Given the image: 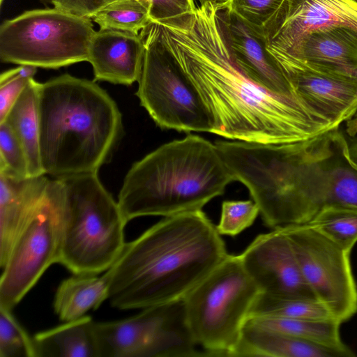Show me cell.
<instances>
[{
	"instance_id": "6da1fadb",
	"label": "cell",
	"mask_w": 357,
	"mask_h": 357,
	"mask_svg": "<svg viewBox=\"0 0 357 357\" xmlns=\"http://www.w3.org/2000/svg\"><path fill=\"white\" fill-rule=\"evenodd\" d=\"M225 3L207 2L182 16L154 22L162 45L211 113L213 134L312 148L339 130L301 100L273 93L243 74L228 44Z\"/></svg>"
},
{
	"instance_id": "7a4b0ae2",
	"label": "cell",
	"mask_w": 357,
	"mask_h": 357,
	"mask_svg": "<svg viewBox=\"0 0 357 357\" xmlns=\"http://www.w3.org/2000/svg\"><path fill=\"white\" fill-rule=\"evenodd\" d=\"M201 210L164 217L126 245L111 267L107 300L119 310L183 299L228 255Z\"/></svg>"
},
{
	"instance_id": "3957f363",
	"label": "cell",
	"mask_w": 357,
	"mask_h": 357,
	"mask_svg": "<svg viewBox=\"0 0 357 357\" xmlns=\"http://www.w3.org/2000/svg\"><path fill=\"white\" fill-rule=\"evenodd\" d=\"M40 151L54 178L98 173L122 137V114L95 81L63 74L40 84Z\"/></svg>"
},
{
	"instance_id": "277c9868",
	"label": "cell",
	"mask_w": 357,
	"mask_h": 357,
	"mask_svg": "<svg viewBox=\"0 0 357 357\" xmlns=\"http://www.w3.org/2000/svg\"><path fill=\"white\" fill-rule=\"evenodd\" d=\"M215 144L268 227L307 223L327 205L326 159L317 149L236 140Z\"/></svg>"
},
{
	"instance_id": "5b68a950",
	"label": "cell",
	"mask_w": 357,
	"mask_h": 357,
	"mask_svg": "<svg viewBox=\"0 0 357 357\" xmlns=\"http://www.w3.org/2000/svg\"><path fill=\"white\" fill-rule=\"evenodd\" d=\"M234 178L215 144L197 135L164 144L128 171L118 198L128 222L201 210Z\"/></svg>"
},
{
	"instance_id": "8992f818",
	"label": "cell",
	"mask_w": 357,
	"mask_h": 357,
	"mask_svg": "<svg viewBox=\"0 0 357 357\" xmlns=\"http://www.w3.org/2000/svg\"><path fill=\"white\" fill-rule=\"evenodd\" d=\"M58 178V264L73 274L102 273L113 266L126 245L128 221L98 173Z\"/></svg>"
},
{
	"instance_id": "52a82bcc",
	"label": "cell",
	"mask_w": 357,
	"mask_h": 357,
	"mask_svg": "<svg viewBox=\"0 0 357 357\" xmlns=\"http://www.w3.org/2000/svg\"><path fill=\"white\" fill-rule=\"evenodd\" d=\"M260 293L239 255L228 253L185 295L189 328L207 356H232Z\"/></svg>"
},
{
	"instance_id": "ba28073f",
	"label": "cell",
	"mask_w": 357,
	"mask_h": 357,
	"mask_svg": "<svg viewBox=\"0 0 357 357\" xmlns=\"http://www.w3.org/2000/svg\"><path fill=\"white\" fill-rule=\"evenodd\" d=\"M91 20L56 8L25 11L1 24L0 59L49 69L87 61Z\"/></svg>"
},
{
	"instance_id": "9c48e42d",
	"label": "cell",
	"mask_w": 357,
	"mask_h": 357,
	"mask_svg": "<svg viewBox=\"0 0 357 357\" xmlns=\"http://www.w3.org/2000/svg\"><path fill=\"white\" fill-rule=\"evenodd\" d=\"M139 34L144 55L136 96L141 105L162 129L213 134L211 113L162 45L155 22Z\"/></svg>"
},
{
	"instance_id": "30bf717a",
	"label": "cell",
	"mask_w": 357,
	"mask_h": 357,
	"mask_svg": "<svg viewBox=\"0 0 357 357\" xmlns=\"http://www.w3.org/2000/svg\"><path fill=\"white\" fill-rule=\"evenodd\" d=\"M99 357L207 356L197 349L183 299L150 306L135 315L95 322Z\"/></svg>"
},
{
	"instance_id": "8fae6325",
	"label": "cell",
	"mask_w": 357,
	"mask_h": 357,
	"mask_svg": "<svg viewBox=\"0 0 357 357\" xmlns=\"http://www.w3.org/2000/svg\"><path fill=\"white\" fill-rule=\"evenodd\" d=\"M281 228L317 300L341 324L350 319L357 312V284L350 253L307 223Z\"/></svg>"
},
{
	"instance_id": "7c38bea8",
	"label": "cell",
	"mask_w": 357,
	"mask_h": 357,
	"mask_svg": "<svg viewBox=\"0 0 357 357\" xmlns=\"http://www.w3.org/2000/svg\"><path fill=\"white\" fill-rule=\"evenodd\" d=\"M59 179H50L44 204L20 233L1 268L0 307L13 310L47 269L59 263Z\"/></svg>"
},
{
	"instance_id": "4fadbf2b",
	"label": "cell",
	"mask_w": 357,
	"mask_h": 357,
	"mask_svg": "<svg viewBox=\"0 0 357 357\" xmlns=\"http://www.w3.org/2000/svg\"><path fill=\"white\" fill-rule=\"evenodd\" d=\"M263 30L274 58L313 32L339 36L357 47V1L283 0Z\"/></svg>"
},
{
	"instance_id": "5bb4252c",
	"label": "cell",
	"mask_w": 357,
	"mask_h": 357,
	"mask_svg": "<svg viewBox=\"0 0 357 357\" xmlns=\"http://www.w3.org/2000/svg\"><path fill=\"white\" fill-rule=\"evenodd\" d=\"M298 96L340 126L357 112V73L302 60L278 63Z\"/></svg>"
},
{
	"instance_id": "9a60e30c",
	"label": "cell",
	"mask_w": 357,
	"mask_h": 357,
	"mask_svg": "<svg viewBox=\"0 0 357 357\" xmlns=\"http://www.w3.org/2000/svg\"><path fill=\"white\" fill-rule=\"evenodd\" d=\"M239 257L261 293L280 298L317 300L281 227L256 236Z\"/></svg>"
},
{
	"instance_id": "2e32d148",
	"label": "cell",
	"mask_w": 357,
	"mask_h": 357,
	"mask_svg": "<svg viewBox=\"0 0 357 357\" xmlns=\"http://www.w3.org/2000/svg\"><path fill=\"white\" fill-rule=\"evenodd\" d=\"M224 18L232 57L243 74L273 93L294 98L305 103L268 50L264 30L255 28L242 19L229 8L227 2Z\"/></svg>"
},
{
	"instance_id": "e0dca14e",
	"label": "cell",
	"mask_w": 357,
	"mask_h": 357,
	"mask_svg": "<svg viewBox=\"0 0 357 357\" xmlns=\"http://www.w3.org/2000/svg\"><path fill=\"white\" fill-rule=\"evenodd\" d=\"M144 55L139 33L100 29L91 38L87 61L93 67L94 81L130 86L139 78Z\"/></svg>"
},
{
	"instance_id": "ac0fdd59",
	"label": "cell",
	"mask_w": 357,
	"mask_h": 357,
	"mask_svg": "<svg viewBox=\"0 0 357 357\" xmlns=\"http://www.w3.org/2000/svg\"><path fill=\"white\" fill-rule=\"evenodd\" d=\"M50 178H24L0 173V268L14 243L44 204Z\"/></svg>"
},
{
	"instance_id": "d6986e66",
	"label": "cell",
	"mask_w": 357,
	"mask_h": 357,
	"mask_svg": "<svg viewBox=\"0 0 357 357\" xmlns=\"http://www.w3.org/2000/svg\"><path fill=\"white\" fill-rule=\"evenodd\" d=\"M232 356L344 357L335 349L262 327L249 319Z\"/></svg>"
},
{
	"instance_id": "ffe728a7",
	"label": "cell",
	"mask_w": 357,
	"mask_h": 357,
	"mask_svg": "<svg viewBox=\"0 0 357 357\" xmlns=\"http://www.w3.org/2000/svg\"><path fill=\"white\" fill-rule=\"evenodd\" d=\"M95 322L85 315L35 334V357H99Z\"/></svg>"
},
{
	"instance_id": "44dd1931",
	"label": "cell",
	"mask_w": 357,
	"mask_h": 357,
	"mask_svg": "<svg viewBox=\"0 0 357 357\" xmlns=\"http://www.w3.org/2000/svg\"><path fill=\"white\" fill-rule=\"evenodd\" d=\"M99 274H73L63 280L55 293L53 307L62 321L79 319L98 309L108 298L111 268Z\"/></svg>"
},
{
	"instance_id": "7402d4cb",
	"label": "cell",
	"mask_w": 357,
	"mask_h": 357,
	"mask_svg": "<svg viewBox=\"0 0 357 357\" xmlns=\"http://www.w3.org/2000/svg\"><path fill=\"white\" fill-rule=\"evenodd\" d=\"M40 84L33 78L30 80L3 121L11 127L24 149L29 176L45 174L40 151Z\"/></svg>"
},
{
	"instance_id": "603a6c76",
	"label": "cell",
	"mask_w": 357,
	"mask_h": 357,
	"mask_svg": "<svg viewBox=\"0 0 357 357\" xmlns=\"http://www.w3.org/2000/svg\"><path fill=\"white\" fill-rule=\"evenodd\" d=\"M274 59L277 63L302 60L357 73V47L339 36L322 32L308 33Z\"/></svg>"
},
{
	"instance_id": "cb8c5ba5",
	"label": "cell",
	"mask_w": 357,
	"mask_h": 357,
	"mask_svg": "<svg viewBox=\"0 0 357 357\" xmlns=\"http://www.w3.org/2000/svg\"><path fill=\"white\" fill-rule=\"evenodd\" d=\"M248 319L262 327L335 349L344 357L356 354L342 340L341 323L326 320L289 319L277 317H255Z\"/></svg>"
},
{
	"instance_id": "d4e9b609",
	"label": "cell",
	"mask_w": 357,
	"mask_h": 357,
	"mask_svg": "<svg viewBox=\"0 0 357 357\" xmlns=\"http://www.w3.org/2000/svg\"><path fill=\"white\" fill-rule=\"evenodd\" d=\"M307 224L349 253L357 242L356 208L328 204Z\"/></svg>"
},
{
	"instance_id": "484cf974",
	"label": "cell",
	"mask_w": 357,
	"mask_h": 357,
	"mask_svg": "<svg viewBox=\"0 0 357 357\" xmlns=\"http://www.w3.org/2000/svg\"><path fill=\"white\" fill-rule=\"evenodd\" d=\"M255 317L314 320L334 319L328 310L317 300L280 298L261 292L250 312L249 317Z\"/></svg>"
},
{
	"instance_id": "4316f807",
	"label": "cell",
	"mask_w": 357,
	"mask_h": 357,
	"mask_svg": "<svg viewBox=\"0 0 357 357\" xmlns=\"http://www.w3.org/2000/svg\"><path fill=\"white\" fill-rule=\"evenodd\" d=\"M149 0H116L96 13L91 20L100 29L139 34L151 22Z\"/></svg>"
},
{
	"instance_id": "83f0119b",
	"label": "cell",
	"mask_w": 357,
	"mask_h": 357,
	"mask_svg": "<svg viewBox=\"0 0 357 357\" xmlns=\"http://www.w3.org/2000/svg\"><path fill=\"white\" fill-rule=\"evenodd\" d=\"M0 357H35L33 337L13 315L0 307Z\"/></svg>"
},
{
	"instance_id": "f1b7e54d",
	"label": "cell",
	"mask_w": 357,
	"mask_h": 357,
	"mask_svg": "<svg viewBox=\"0 0 357 357\" xmlns=\"http://www.w3.org/2000/svg\"><path fill=\"white\" fill-rule=\"evenodd\" d=\"M326 179L328 204L357 209V171L346 162L327 166Z\"/></svg>"
},
{
	"instance_id": "f546056e",
	"label": "cell",
	"mask_w": 357,
	"mask_h": 357,
	"mask_svg": "<svg viewBox=\"0 0 357 357\" xmlns=\"http://www.w3.org/2000/svg\"><path fill=\"white\" fill-rule=\"evenodd\" d=\"M0 173L20 178L29 176L24 149L6 121L0 123Z\"/></svg>"
},
{
	"instance_id": "4dcf8cb0",
	"label": "cell",
	"mask_w": 357,
	"mask_h": 357,
	"mask_svg": "<svg viewBox=\"0 0 357 357\" xmlns=\"http://www.w3.org/2000/svg\"><path fill=\"white\" fill-rule=\"evenodd\" d=\"M259 214V206L252 199L224 201L217 230L220 235L236 236L250 227Z\"/></svg>"
},
{
	"instance_id": "1f68e13d",
	"label": "cell",
	"mask_w": 357,
	"mask_h": 357,
	"mask_svg": "<svg viewBox=\"0 0 357 357\" xmlns=\"http://www.w3.org/2000/svg\"><path fill=\"white\" fill-rule=\"evenodd\" d=\"M37 72V67L20 65L1 74L0 122L4 121L29 82Z\"/></svg>"
},
{
	"instance_id": "d6a6232c",
	"label": "cell",
	"mask_w": 357,
	"mask_h": 357,
	"mask_svg": "<svg viewBox=\"0 0 357 357\" xmlns=\"http://www.w3.org/2000/svg\"><path fill=\"white\" fill-rule=\"evenodd\" d=\"M283 0H229V8L255 28L264 25L281 5Z\"/></svg>"
},
{
	"instance_id": "836d02e7",
	"label": "cell",
	"mask_w": 357,
	"mask_h": 357,
	"mask_svg": "<svg viewBox=\"0 0 357 357\" xmlns=\"http://www.w3.org/2000/svg\"><path fill=\"white\" fill-rule=\"evenodd\" d=\"M152 22H161L193 11L194 0H149Z\"/></svg>"
},
{
	"instance_id": "e575fe53",
	"label": "cell",
	"mask_w": 357,
	"mask_h": 357,
	"mask_svg": "<svg viewBox=\"0 0 357 357\" xmlns=\"http://www.w3.org/2000/svg\"><path fill=\"white\" fill-rule=\"evenodd\" d=\"M54 8L72 15L91 18L116 0H51Z\"/></svg>"
},
{
	"instance_id": "d590c367",
	"label": "cell",
	"mask_w": 357,
	"mask_h": 357,
	"mask_svg": "<svg viewBox=\"0 0 357 357\" xmlns=\"http://www.w3.org/2000/svg\"><path fill=\"white\" fill-rule=\"evenodd\" d=\"M349 156L345 158V161L350 167L357 171V140L349 146Z\"/></svg>"
},
{
	"instance_id": "8d00e7d4",
	"label": "cell",
	"mask_w": 357,
	"mask_h": 357,
	"mask_svg": "<svg viewBox=\"0 0 357 357\" xmlns=\"http://www.w3.org/2000/svg\"><path fill=\"white\" fill-rule=\"evenodd\" d=\"M200 2V5L204 4L207 2H213V3H224L228 2L229 0H199Z\"/></svg>"
},
{
	"instance_id": "74e56055",
	"label": "cell",
	"mask_w": 357,
	"mask_h": 357,
	"mask_svg": "<svg viewBox=\"0 0 357 357\" xmlns=\"http://www.w3.org/2000/svg\"><path fill=\"white\" fill-rule=\"evenodd\" d=\"M42 3L47 4V3H52L51 0H40Z\"/></svg>"
},
{
	"instance_id": "f35d334b",
	"label": "cell",
	"mask_w": 357,
	"mask_h": 357,
	"mask_svg": "<svg viewBox=\"0 0 357 357\" xmlns=\"http://www.w3.org/2000/svg\"><path fill=\"white\" fill-rule=\"evenodd\" d=\"M356 1H357V0H355Z\"/></svg>"
}]
</instances>
